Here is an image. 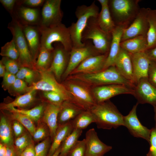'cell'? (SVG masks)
Returning <instances> with one entry per match:
<instances>
[{
	"instance_id": "1",
	"label": "cell",
	"mask_w": 156,
	"mask_h": 156,
	"mask_svg": "<svg viewBox=\"0 0 156 156\" xmlns=\"http://www.w3.org/2000/svg\"><path fill=\"white\" fill-rule=\"evenodd\" d=\"M66 78L80 81L92 87L114 84L125 85L133 88L135 86L119 73L115 66L96 73L70 75Z\"/></svg>"
},
{
	"instance_id": "2",
	"label": "cell",
	"mask_w": 156,
	"mask_h": 156,
	"mask_svg": "<svg viewBox=\"0 0 156 156\" xmlns=\"http://www.w3.org/2000/svg\"><path fill=\"white\" fill-rule=\"evenodd\" d=\"M90 110L94 116L98 128L110 129L124 125V116L109 100L97 103Z\"/></svg>"
},
{
	"instance_id": "3",
	"label": "cell",
	"mask_w": 156,
	"mask_h": 156,
	"mask_svg": "<svg viewBox=\"0 0 156 156\" xmlns=\"http://www.w3.org/2000/svg\"><path fill=\"white\" fill-rule=\"evenodd\" d=\"M140 0H110L108 5L109 11L116 26L125 29L132 23L140 8Z\"/></svg>"
},
{
	"instance_id": "4",
	"label": "cell",
	"mask_w": 156,
	"mask_h": 156,
	"mask_svg": "<svg viewBox=\"0 0 156 156\" xmlns=\"http://www.w3.org/2000/svg\"><path fill=\"white\" fill-rule=\"evenodd\" d=\"M40 36L41 47L53 50L52 44L60 43L67 51H70L73 48L71 36L68 27L62 23L48 27L38 25Z\"/></svg>"
},
{
	"instance_id": "5",
	"label": "cell",
	"mask_w": 156,
	"mask_h": 156,
	"mask_svg": "<svg viewBox=\"0 0 156 156\" xmlns=\"http://www.w3.org/2000/svg\"><path fill=\"white\" fill-rule=\"evenodd\" d=\"M99 8L94 1L90 5L78 6L75 14L77 18L68 27L73 44V47H83L85 43L82 41V35L86 27L88 21L92 17L97 18L99 14Z\"/></svg>"
},
{
	"instance_id": "6",
	"label": "cell",
	"mask_w": 156,
	"mask_h": 156,
	"mask_svg": "<svg viewBox=\"0 0 156 156\" xmlns=\"http://www.w3.org/2000/svg\"><path fill=\"white\" fill-rule=\"evenodd\" d=\"M68 92L71 102L84 110H90L97 103L92 87L78 80L66 78L62 83Z\"/></svg>"
},
{
	"instance_id": "7",
	"label": "cell",
	"mask_w": 156,
	"mask_h": 156,
	"mask_svg": "<svg viewBox=\"0 0 156 156\" xmlns=\"http://www.w3.org/2000/svg\"><path fill=\"white\" fill-rule=\"evenodd\" d=\"M8 28L12 35V39L19 53L18 62L21 67H27L35 70V63L24 34L22 24L13 17L8 25Z\"/></svg>"
},
{
	"instance_id": "8",
	"label": "cell",
	"mask_w": 156,
	"mask_h": 156,
	"mask_svg": "<svg viewBox=\"0 0 156 156\" xmlns=\"http://www.w3.org/2000/svg\"><path fill=\"white\" fill-rule=\"evenodd\" d=\"M97 18L92 17L89 19L82 34V41L91 40L100 54H108L112 40V34L106 33L101 29L97 23Z\"/></svg>"
},
{
	"instance_id": "9",
	"label": "cell",
	"mask_w": 156,
	"mask_h": 156,
	"mask_svg": "<svg viewBox=\"0 0 156 156\" xmlns=\"http://www.w3.org/2000/svg\"><path fill=\"white\" fill-rule=\"evenodd\" d=\"M40 75V79L29 86L28 92L31 90L56 92L65 100H70V94L64 85L59 83L54 75L47 70L37 71Z\"/></svg>"
},
{
	"instance_id": "10",
	"label": "cell",
	"mask_w": 156,
	"mask_h": 156,
	"mask_svg": "<svg viewBox=\"0 0 156 156\" xmlns=\"http://www.w3.org/2000/svg\"><path fill=\"white\" fill-rule=\"evenodd\" d=\"M84 46L73 47L70 53V57L66 68L62 75L63 79H66L83 61L87 58L94 55H100L93 44L85 42Z\"/></svg>"
},
{
	"instance_id": "11",
	"label": "cell",
	"mask_w": 156,
	"mask_h": 156,
	"mask_svg": "<svg viewBox=\"0 0 156 156\" xmlns=\"http://www.w3.org/2000/svg\"><path fill=\"white\" fill-rule=\"evenodd\" d=\"M61 2V0H45L38 25L48 27L62 23L63 13L60 8Z\"/></svg>"
},
{
	"instance_id": "12",
	"label": "cell",
	"mask_w": 156,
	"mask_h": 156,
	"mask_svg": "<svg viewBox=\"0 0 156 156\" xmlns=\"http://www.w3.org/2000/svg\"><path fill=\"white\" fill-rule=\"evenodd\" d=\"M150 8H140L131 24L124 29L121 42L140 36H146L149 25L148 15Z\"/></svg>"
},
{
	"instance_id": "13",
	"label": "cell",
	"mask_w": 156,
	"mask_h": 156,
	"mask_svg": "<svg viewBox=\"0 0 156 156\" xmlns=\"http://www.w3.org/2000/svg\"><path fill=\"white\" fill-rule=\"evenodd\" d=\"M92 92L96 103L109 100L121 94L133 95V90L127 86L121 84H110L92 87Z\"/></svg>"
},
{
	"instance_id": "14",
	"label": "cell",
	"mask_w": 156,
	"mask_h": 156,
	"mask_svg": "<svg viewBox=\"0 0 156 156\" xmlns=\"http://www.w3.org/2000/svg\"><path fill=\"white\" fill-rule=\"evenodd\" d=\"M138 104L137 103L128 114L124 116L123 126L127 128L133 136L144 139L149 143L151 129L142 125L138 119L136 113Z\"/></svg>"
},
{
	"instance_id": "15",
	"label": "cell",
	"mask_w": 156,
	"mask_h": 156,
	"mask_svg": "<svg viewBox=\"0 0 156 156\" xmlns=\"http://www.w3.org/2000/svg\"><path fill=\"white\" fill-rule=\"evenodd\" d=\"M133 95L139 104L156 105V87L149 81L148 78L140 79L133 88Z\"/></svg>"
},
{
	"instance_id": "16",
	"label": "cell",
	"mask_w": 156,
	"mask_h": 156,
	"mask_svg": "<svg viewBox=\"0 0 156 156\" xmlns=\"http://www.w3.org/2000/svg\"><path fill=\"white\" fill-rule=\"evenodd\" d=\"M55 45L52 61L47 70L59 80L62 76L67 66L70 51L66 50L60 43Z\"/></svg>"
},
{
	"instance_id": "17",
	"label": "cell",
	"mask_w": 156,
	"mask_h": 156,
	"mask_svg": "<svg viewBox=\"0 0 156 156\" xmlns=\"http://www.w3.org/2000/svg\"><path fill=\"white\" fill-rule=\"evenodd\" d=\"M85 156H103L111 150L112 147L102 142L99 138L94 128L88 130L86 132Z\"/></svg>"
},
{
	"instance_id": "18",
	"label": "cell",
	"mask_w": 156,
	"mask_h": 156,
	"mask_svg": "<svg viewBox=\"0 0 156 156\" xmlns=\"http://www.w3.org/2000/svg\"><path fill=\"white\" fill-rule=\"evenodd\" d=\"M108 54L98 55L87 58L74 69L69 75L93 73L103 70Z\"/></svg>"
},
{
	"instance_id": "19",
	"label": "cell",
	"mask_w": 156,
	"mask_h": 156,
	"mask_svg": "<svg viewBox=\"0 0 156 156\" xmlns=\"http://www.w3.org/2000/svg\"><path fill=\"white\" fill-rule=\"evenodd\" d=\"M132 60L134 83L141 79L148 78L151 61L145 51L130 54Z\"/></svg>"
},
{
	"instance_id": "20",
	"label": "cell",
	"mask_w": 156,
	"mask_h": 156,
	"mask_svg": "<svg viewBox=\"0 0 156 156\" xmlns=\"http://www.w3.org/2000/svg\"><path fill=\"white\" fill-rule=\"evenodd\" d=\"M114 66L123 77L135 86L133 64L130 53L121 47L115 61Z\"/></svg>"
},
{
	"instance_id": "21",
	"label": "cell",
	"mask_w": 156,
	"mask_h": 156,
	"mask_svg": "<svg viewBox=\"0 0 156 156\" xmlns=\"http://www.w3.org/2000/svg\"><path fill=\"white\" fill-rule=\"evenodd\" d=\"M22 24L24 34L35 64L41 48L40 36L39 31L37 27Z\"/></svg>"
},
{
	"instance_id": "22",
	"label": "cell",
	"mask_w": 156,
	"mask_h": 156,
	"mask_svg": "<svg viewBox=\"0 0 156 156\" xmlns=\"http://www.w3.org/2000/svg\"><path fill=\"white\" fill-rule=\"evenodd\" d=\"M60 106L49 102L45 106L43 114V120L49 128L52 140L58 126V118Z\"/></svg>"
},
{
	"instance_id": "23",
	"label": "cell",
	"mask_w": 156,
	"mask_h": 156,
	"mask_svg": "<svg viewBox=\"0 0 156 156\" xmlns=\"http://www.w3.org/2000/svg\"><path fill=\"white\" fill-rule=\"evenodd\" d=\"M124 28L116 26L112 32V39L109 51L103 69L114 66L115 61L120 51Z\"/></svg>"
},
{
	"instance_id": "24",
	"label": "cell",
	"mask_w": 156,
	"mask_h": 156,
	"mask_svg": "<svg viewBox=\"0 0 156 156\" xmlns=\"http://www.w3.org/2000/svg\"><path fill=\"white\" fill-rule=\"evenodd\" d=\"M16 10L17 19L22 24L32 25L38 24L40 20L39 12L35 8L18 5Z\"/></svg>"
},
{
	"instance_id": "25",
	"label": "cell",
	"mask_w": 156,
	"mask_h": 156,
	"mask_svg": "<svg viewBox=\"0 0 156 156\" xmlns=\"http://www.w3.org/2000/svg\"><path fill=\"white\" fill-rule=\"evenodd\" d=\"M83 110H84L70 100L64 101L61 105L58 114V125L73 120Z\"/></svg>"
},
{
	"instance_id": "26",
	"label": "cell",
	"mask_w": 156,
	"mask_h": 156,
	"mask_svg": "<svg viewBox=\"0 0 156 156\" xmlns=\"http://www.w3.org/2000/svg\"><path fill=\"white\" fill-rule=\"evenodd\" d=\"M72 120L59 125L49 151L48 156H52L61 146L62 144L73 130Z\"/></svg>"
},
{
	"instance_id": "27",
	"label": "cell",
	"mask_w": 156,
	"mask_h": 156,
	"mask_svg": "<svg viewBox=\"0 0 156 156\" xmlns=\"http://www.w3.org/2000/svg\"><path fill=\"white\" fill-rule=\"evenodd\" d=\"M146 36H140L132 38L120 43L121 47L130 54L145 51L147 49Z\"/></svg>"
},
{
	"instance_id": "28",
	"label": "cell",
	"mask_w": 156,
	"mask_h": 156,
	"mask_svg": "<svg viewBox=\"0 0 156 156\" xmlns=\"http://www.w3.org/2000/svg\"><path fill=\"white\" fill-rule=\"evenodd\" d=\"M36 90H31L18 96L15 100L8 103L2 104L0 108L1 109L8 110L13 107L22 109L29 106L33 104L36 99Z\"/></svg>"
},
{
	"instance_id": "29",
	"label": "cell",
	"mask_w": 156,
	"mask_h": 156,
	"mask_svg": "<svg viewBox=\"0 0 156 156\" xmlns=\"http://www.w3.org/2000/svg\"><path fill=\"white\" fill-rule=\"evenodd\" d=\"M97 23L104 31L112 34L116 27L111 16L108 6L101 8L97 18Z\"/></svg>"
},
{
	"instance_id": "30",
	"label": "cell",
	"mask_w": 156,
	"mask_h": 156,
	"mask_svg": "<svg viewBox=\"0 0 156 156\" xmlns=\"http://www.w3.org/2000/svg\"><path fill=\"white\" fill-rule=\"evenodd\" d=\"M54 50L41 47L35 64L36 71L47 70L52 63Z\"/></svg>"
},
{
	"instance_id": "31",
	"label": "cell",
	"mask_w": 156,
	"mask_h": 156,
	"mask_svg": "<svg viewBox=\"0 0 156 156\" xmlns=\"http://www.w3.org/2000/svg\"><path fill=\"white\" fill-rule=\"evenodd\" d=\"M148 20L149 27L146 35L148 43L147 50L156 46V10L150 9Z\"/></svg>"
},
{
	"instance_id": "32",
	"label": "cell",
	"mask_w": 156,
	"mask_h": 156,
	"mask_svg": "<svg viewBox=\"0 0 156 156\" xmlns=\"http://www.w3.org/2000/svg\"><path fill=\"white\" fill-rule=\"evenodd\" d=\"M96 122L94 115L90 110H84L72 120L73 129L82 130Z\"/></svg>"
},
{
	"instance_id": "33",
	"label": "cell",
	"mask_w": 156,
	"mask_h": 156,
	"mask_svg": "<svg viewBox=\"0 0 156 156\" xmlns=\"http://www.w3.org/2000/svg\"><path fill=\"white\" fill-rule=\"evenodd\" d=\"M12 126L5 117L2 116L0 121V139L1 143L6 146L13 145Z\"/></svg>"
},
{
	"instance_id": "34",
	"label": "cell",
	"mask_w": 156,
	"mask_h": 156,
	"mask_svg": "<svg viewBox=\"0 0 156 156\" xmlns=\"http://www.w3.org/2000/svg\"><path fill=\"white\" fill-rule=\"evenodd\" d=\"M82 132V130L73 129L62 143L59 156H67L69 152L78 141Z\"/></svg>"
},
{
	"instance_id": "35",
	"label": "cell",
	"mask_w": 156,
	"mask_h": 156,
	"mask_svg": "<svg viewBox=\"0 0 156 156\" xmlns=\"http://www.w3.org/2000/svg\"><path fill=\"white\" fill-rule=\"evenodd\" d=\"M45 106L41 104L30 109H20L12 107L7 110L19 113L28 117L34 122H38L43 114Z\"/></svg>"
},
{
	"instance_id": "36",
	"label": "cell",
	"mask_w": 156,
	"mask_h": 156,
	"mask_svg": "<svg viewBox=\"0 0 156 156\" xmlns=\"http://www.w3.org/2000/svg\"><path fill=\"white\" fill-rule=\"evenodd\" d=\"M0 55L3 57H7L18 62L19 53L13 39L1 47Z\"/></svg>"
},
{
	"instance_id": "37",
	"label": "cell",
	"mask_w": 156,
	"mask_h": 156,
	"mask_svg": "<svg viewBox=\"0 0 156 156\" xmlns=\"http://www.w3.org/2000/svg\"><path fill=\"white\" fill-rule=\"evenodd\" d=\"M11 118L20 122L33 136L36 128L34 121L30 118L23 114L14 112H11Z\"/></svg>"
},
{
	"instance_id": "38",
	"label": "cell",
	"mask_w": 156,
	"mask_h": 156,
	"mask_svg": "<svg viewBox=\"0 0 156 156\" xmlns=\"http://www.w3.org/2000/svg\"><path fill=\"white\" fill-rule=\"evenodd\" d=\"M37 71L29 68L22 67L16 75V78L21 79L31 86L35 82L37 75Z\"/></svg>"
},
{
	"instance_id": "39",
	"label": "cell",
	"mask_w": 156,
	"mask_h": 156,
	"mask_svg": "<svg viewBox=\"0 0 156 156\" xmlns=\"http://www.w3.org/2000/svg\"><path fill=\"white\" fill-rule=\"evenodd\" d=\"M31 136L30 134L26 132L15 140V149L20 155L27 147L33 143Z\"/></svg>"
},
{
	"instance_id": "40",
	"label": "cell",
	"mask_w": 156,
	"mask_h": 156,
	"mask_svg": "<svg viewBox=\"0 0 156 156\" xmlns=\"http://www.w3.org/2000/svg\"><path fill=\"white\" fill-rule=\"evenodd\" d=\"M28 87L25 81L16 78L14 83L8 91L11 95L18 96L28 92Z\"/></svg>"
},
{
	"instance_id": "41",
	"label": "cell",
	"mask_w": 156,
	"mask_h": 156,
	"mask_svg": "<svg viewBox=\"0 0 156 156\" xmlns=\"http://www.w3.org/2000/svg\"><path fill=\"white\" fill-rule=\"evenodd\" d=\"M1 61L5 66L6 71L14 75H16L21 67L17 61L9 58L3 57Z\"/></svg>"
},
{
	"instance_id": "42",
	"label": "cell",
	"mask_w": 156,
	"mask_h": 156,
	"mask_svg": "<svg viewBox=\"0 0 156 156\" xmlns=\"http://www.w3.org/2000/svg\"><path fill=\"white\" fill-rule=\"evenodd\" d=\"M86 150L85 139L78 140L70 151L67 156H85Z\"/></svg>"
},
{
	"instance_id": "43",
	"label": "cell",
	"mask_w": 156,
	"mask_h": 156,
	"mask_svg": "<svg viewBox=\"0 0 156 156\" xmlns=\"http://www.w3.org/2000/svg\"><path fill=\"white\" fill-rule=\"evenodd\" d=\"M44 97L51 103L60 105L65 100L58 93L54 91H44Z\"/></svg>"
},
{
	"instance_id": "44",
	"label": "cell",
	"mask_w": 156,
	"mask_h": 156,
	"mask_svg": "<svg viewBox=\"0 0 156 156\" xmlns=\"http://www.w3.org/2000/svg\"><path fill=\"white\" fill-rule=\"evenodd\" d=\"M50 143V138L47 137L35 146L36 156H47Z\"/></svg>"
},
{
	"instance_id": "45",
	"label": "cell",
	"mask_w": 156,
	"mask_h": 156,
	"mask_svg": "<svg viewBox=\"0 0 156 156\" xmlns=\"http://www.w3.org/2000/svg\"><path fill=\"white\" fill-rule=\"evenodd\" d=\"M50 135L49 129L43 125H41L36 128L35 132L32 137L35 141H38L47 138Z\"/></svg>"
},
{
	"instance_id": "46",
	"label": "cell",
	"mask_w": 156,
	"mask_h": 156,
	"mask_svg": "<svg viewBox=\"0 0 156 156\" xmlns=\"http://www.w3.org/2000/svg\"><path fill=\"white\" fill-rule=\"evenodd\" d=\"M151 129L149 143L150 148L147 156H156V128Z\"/></svg>"
},
{
	"instance_id": "47",
	"label": "cell",
	"mask_w": 156,
	"mask_h": 156,
	"mask_svg": "<svg viewBox=\"0 0 156 156\" xmlns=\"http://www.w3.org/2000/svg\"><path fill=\"white\" fill-rule=\"evenodd\" d=\"M16 75L7 71L3 77L2 87L5 90H8L15 81Z\"/></svg>"
},
{
	"instance_id": "48",
	"label": "cell",
	"mask_w": 156,
	"mask_h": 156,
	"mask_svg": "<svg viewBox=\"0 0 156 156\" xmlns=\"http://www.w3.org/2000/svg\"><path fill=\"white\" fill-rule=\"evenodd\" d=\"M44 0H23L17 1V4L27 7L35 8L39 7L44 4Z\"/></svg>"
},
{
	"instance_id": "49",
	"label": "cell",
	"mask_w": 156,
	"mask_h": 156,
	"mask_svg": "<svg viewBox=\"0 0 156 156\" xmlns=\"http://www.w3.org/2000/svg\"><path fill=\"white\" fill-rule=\"evenodd\" d=\"M148 79L149 82L156 87V62L151 61L149 67Z\"/></svg>"
},
{
	"instance_id": "50",
	"label": "cell",
	"mask_w": 156,
	"mask_h": 156,
	"mask_svg": "<svg viewBox=\"0 0 156 156\" xmlns=\"http://www.w3.org/2000/svg\"><path fill=\"white\" fill-rule=\"evenodd\" d=\"M12 126L13 132L16 138L26 133L25 127L17 120H14Z\"/></svg>"
},
{
	"instance_id": "51",
	"label": "cell",
	"mask_w": 156,
	"mask_h": 156,
	"mask_svg": "<svg viewBox=\"0 0 156 156\" xmlns=\"http://www.w3.org/2000/svg\"><path fill=\"white\" fill-rule=\"evenodd\" d=\"M17 1L16 0H0V2L5 9L11 14H13L14 8Z\"/></svg>"
},
{
	"instance_id": "52",
	"label": "cell",
	"mask_w": 156,
	"mask_h": 156,
	"mask_svg": "<svg viewBox=\"0 0 156 156\" xmlns=\"http://www.w3.org/2000/svg\"><path fill=\"white\" fill-rule=\"evenodd\" d=\"M35 146L33 143L27 147L21 153L20 155L24 156H36Z\"/></svg>"
},
{
	"instance_id": "53",
	"label": "cell",
	"mask_w": 156,
	"mask_h": 156,
	"mask_svg": "<svg viewBox=\"0 0 156 156\" xmlns=\"http://www.w3.org/2000/svg\"><path fill=\"white\" fill-rule=\"evenodd\" d=\"M145 52L151 61L156 62V46Z\"/></svg>"
},
{
	"instance_id": "54",
	"label": "cell",
	"mask_w": 156,
	"mask_h": 156,
	"mask_svg": "<svg viewBox=\"0 0 156 156\" xmlns=\"http://www.w3.org/2000/svg\"><path fill=\"white\" fill-rule=\"evenodd\" d=\"M7 150L4 156H15L16 151L13 145L7 146Z\"/></svg>"
},
{
	"instance_id": "55",
	"label": "cell",
	"mask_w": 156,
	"mask_h": 156,
	"mask_svg": "<svg viewBox=\"0 0 156 156\" xmlns=\"http://www.w3.org/2000/svg\"><path fill=\"white\" fill-rule=\"evenodd\" d=\"M7 150V146L1 143L0 144V156H4Z\"/></svg>"
},
{
	"instance_id": "56",
	"label": "cell",
	"mask_w": 156,
	"mask_h": 156,
	"mask_svg": "<svg viewBox=\"0 0 156 156\" xmlns=\"http://www.w3.org/2000/svg\"><path fill=\"white\" fill-rule=\"evenodd\" d=\"M4 65L1 60L0 61V76L3 77L6 72Z\"/></svg>"
},
{
	"instance_id": "57",
	"label": "cell",
	"mask_w": 156,
	"mask_h": 156,
	"mask_svg": "<svg viewBox=\"0 0 156 156\" xmlns=\"http://www.w3.org/2000/svg\"><path fill=\"white\" fill-rule=\"evenodd\" d=\"M101 6V8L108 6L109 0H98Z\"/></svg>"
},
{
	"instance_id": "58",
	"label": "cell",
	"mask_w": 156,
	"mask_h": 156,
	"mask_svg": "<svg viewBox=\"0 0 156 156\" xmlns=\"http://www.w3.org/2000/svg\"><path fill=\"white\" fill-rule=\"evenodd\" d=\"M154 107V120L155 121V127L156 128V105L153 106Z\"/></svg>"
},
{
	"instance_id": "59",
	"label": "cell",
	"mask_w": 156,
	"mask_h": 156,
	"mask_svg": "<svg viewBox=\"0 0 156 156\" xmlns=\"http://www.w3.org/2000/svg\"><path fill=\"white\" fill-rule=\"evenodd\" d=\"M61 151V146L51 156H59Z\"/></svg>"
},
{
	"instance_id": "60",
	"label": "cell",
	"mask_w": 156,
	"mask_h": 156,
	"mask_svg": "<svg viewBox=\"0 0 156 156\" xmlns=\"http://www.w3.org/2000/svg\"><path fill=\"white\" fill-rule=\"evenodd\" d=\"M19 156H22V155H20Z\"/></svg>"
}]
</instances>
